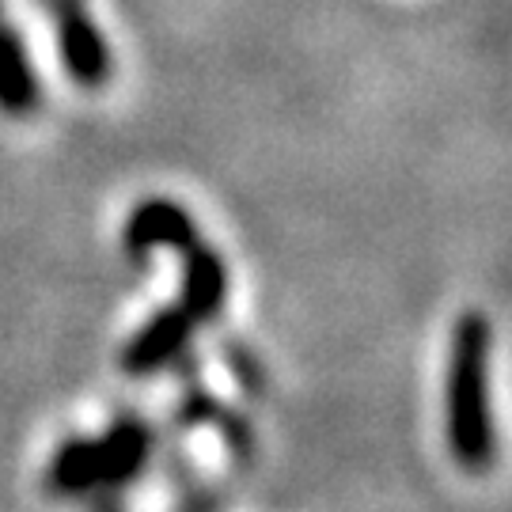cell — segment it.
Returning a JSON list of instances; mask_svg holds the SVG:
<instances>
[{
    "instance_id": "obj_9",
    "label": "cell",
    "mask_w": 512,
    "mask_h": 512,
    "mask_svg": "<svg viewBox=\"0 0 512 512\" xmlns=\"http://www.w3.org/2000/svg\"><path fill=\"white\" fill-rule=\"evenodd\" d=\"M0 12H4V0H0Z\"/></svg>"
},
{
    "instance_id": "obj_3",
    "label": "cell",
    "mask_w": 512,
    "mask_h": 512,
    "mask_svg": "<svg viewBox=\"0 0 512 512\" xmlns=\"http://www.w3.org/2000/svg\"><path fill=\"white\" fill-rule=\"evenodd\" d=\"M194 239H198V224L186 205H179L175 198H145L126 217L122 247L133 262H141L152 251H186Z\"/></svg>"
},
{
    "instance_id": "obj_5",
    "label": "cell",
    "mask_w": 512,
    "mask_h": 512,
    "mask_svg": "<svg viewBox=\"0 0 512 512\" xmlns=\"http://www.w3.org/2000/svg\"><path fill=\"white\" fill-rule=\"evenodd\" d=\"M183 255V281H179V308L198 323H213L228 304V266L224 255L209 243H190Z\"/></svg>"
},
{
    "instance_id": "obj_2",
    "label": "cell",
    "mask_w": 512,
    "mask_h": 512,
    "mask_svg": "<svg viewBox=\"0 0 512 512\" xmlns=\"http://www.w3.org/2000/svg\"><path fill=\"white\" fill-rule=\"evenodd\" d=\"M54 8V31L61 46V65L76 88L99 92L110 80V46L99 31L88 0H50Z\"/></svg>"
},
{
    "instance_id": "obj_6",
    "label": "cell",
    "mask_w": 512,
    "mask_h": 512,
    "mask_svg": "<svg viewBox=\"0 0 512 512\" xmlns=\"http://www.w3.org/2000/svg\"><path fill=\"white\" fill-rule=\"evenodd\" d=\"M95 444H99V490L133 486L152 459V433L145 421L133 414L110 421V429L103 437H95Z\"/></svg>"
},
{
    "instance_id": "obj_4",
    "label": "cell",
    "mask_w": 512,
    "mask_h": 512,
    "mask_svg": "<svg viewBox=\"0 0 512 512\" xmlns=\"http://www.w3.org/2000/svg\"><path fill=\"white\" fill-rule=\"evenodd\" d=\"M190 334H194V319L179 304L160 308L126 342V349H122V372L126 376H152L160 368L175 365L186 353V346H190Z\"/></svg>"
},
{
    "instance_id": "obj_8",
    "label": "cell",
    "mask_w": 512,
    "mask_h": 512,
    "mask_svg": "<svg viewBox=\"0 0 512 512\" xmlns=\"http://www.w3.org/2000/svg\"><path fill=\"white\" fill-rule=\"evenodd\" d=\"M46 490L57 497H84L99 490V444L95 437H65L46 467Z\"/></svg>"
},
{
    "instance_id": "obj_7",
    "label": "cell",
    "mask_w": 512,
    "mask_h": 512,
    "mask_svg": "<svg viewBox=\"0 0 512 512\" xmlns=\"http://www.w3.org/2000/svg\"><path fill=\"white\" fill-rule=\"evenodd\" d=\"M38 103H42V84H38L31 50L8 12H0V114L23 122V118H35Z\"/></svg>"
},
{
    "instance_id": "obj_1",
    "label": "cell",
    "mask_w": 512,
    "mask_h": 512,
    "mask_svg": "<svg viewBox=\"0 0 512 512\" xmlns=\"http://www.w3.org/2000/svg\"><path fill=\"white\" fill-rule=\"evenodd\" d=\"M490 349L494 327L482 311L459 315L448 342V376H444V437L448 452L463 471L482 475L494 467L497 425L490 406Z\"/></svg>"
}]
</instances>
